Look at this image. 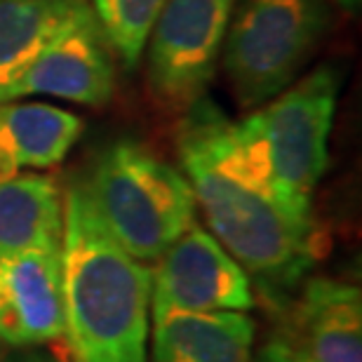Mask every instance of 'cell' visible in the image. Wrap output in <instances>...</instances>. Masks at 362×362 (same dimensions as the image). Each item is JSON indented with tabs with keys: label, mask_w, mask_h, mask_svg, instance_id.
I'll return each instance as SVG.
<instances>
[{
	"label": "cell",
	"mask_w": 362,
	"mask_h": 362,
	"mask_svg": "<svg viewBox=\"0 0 362 362\" xmlns=\"http://www.w3.org/2000/svg\"><path fill=\"white\" fill-rule=\"evenodd\" d=\"M184 113L177 148L207 226L264 299L285 306L320 252L315 216L273 191L245 153L235 120L212 101L202 97Z\"/></svg>",
	"instance_id": "obj_1"
},
{
	"label": "cell",
	"mask_w": 362,
	"mask_h": 362,
	"mask_svg": "<svg viewBox=\"0 0 362 362\" xmlns=\"http://www.w3.org/2000/svg\"><path fill=\"white\" fill-rule=\"evenodd\" d=\"M64 337L74 362H146L151 269L101 223L83 181L64 191Z\"/></svg>",
	"instance_id": "obj_2"
},
{
	"label": "cell",
	"mask_w": 362,
	"mask_h": 362,
	"mask_svg": "<svg viewBox=\"0 0 362 362\" xmlns=\"http://www.w3.org/2000/svg\"><path fill=\"white\" fill-rule=\"evenodd\" d=\"M83 186L106 230L136 262H158L195 226L188 179L136 141L106 146Z\"/></svg>",
	"instance_id": "obj_3"
},
{
	"label": "cell",
	"mask_w": 362,
	"mask_h": 362,
	"mask_svg": "<svg viewBox=\"0 0 362 362\" xmlns=\"http://www.w3.org/2000/svg\"><path fill=\"white\" fill-rule=\"evenodd\" d=\"M339 76L320 66L235 122L245 153L289 207L313 214V193L329 165Z\"/></svg>",
	"instance_id": "obj_4"
},
{
	"label": "cell",
	"mask_w": 362,
	"mask_h": 362,
	"mask_svg": "<svg viewBox=\"0 0 362 362\" xmlns=\"http://www.w3.org/2000/svg\"><path fill=\"white\" fill-rule=\"evenodd\" d=\"M329 14L322 0H243L223 40V71L243 108H257L289 88Z\"/></svg>",
	"instance_id": "obj_5"
},
{
	"label": "cell",
	"mask_w": 362,
	"mask_h": 362,
	"mask_svg": "<svg viewBox=\"0 0 362 362\" xmlns=\"http://www.w3.org/2000/svg\"><path fill=\"white\" fill-rule=\"evenodd\" d=\"M238 0H170L148 35V90L163 108L188 111L205 97Z\"/></svg>",
	"instance_id": "obj_6"
},
{
	"label": "cell",
	"mask_w": 362,
	"mask_h": 362,
	"mask_svg": "<svg viewBox=\"0 0 362 362\" xmlns=\"http://www.w3.org/2000/svg\"><path fill=\"white\" fill-rule=\"evenodd\" d=\"M255 292L247 273L200 226L172 243L151 271V317L170 313L250 310Z\"/></svg>",
	"instance_id": "obj_7"
},
{
	"label": "cell",
	"mask_w": 362,
	"mask_h": 362,
	"mask_svg": "<svg viewBox=\"0 0 362 362\" xmlns=\"http://www.w3.org/2000/svg\"><path fill=\"white\" fill-rule=\"evenodd\" d=\"M113 90L111 45L90 3L83 0L24 71L10 99L45 94L83 106H104Z\"/></svg>",
	"instance_id": "obj_8"
},
{
	"label": "cell",
	"mask_w": 362,
	"mask_h": 362,
	"mask_svg": "<svg viewBox=\"0 0 362 362\" xmlns=\"http://www.w3.org/2000/svg\"><path fill=\"white\" fill-rule=\"evenodd\" d=\"M64 337L62 245L0 259V341L26 349Z\"/></svg>",
	"instance_id": "obj_9"
},
{
	"label": "cell",
	"mask_w": 362,
	"mask_h": 362,
	"mask_svg": "<svg viewBox=\"0 0 362 362\" xmlns=\"http://www.w3.org/2000/svg\"><path fill=\"white\" fill-rule=\"evenodd\" d=\"M280 337L313 362H362L360 287L332 278L308 280Z\"/></svg>",
	"instance_id": "obj_10"
},
{
	"label": "cell",
	"mask_w": 362,
	"mask_h": 362,
	"mask_svg": "<svg viewBox=\"0 0 362 362\" xmlns=\"http://www.w3.org/2000/svg\"><path fill=\"white\" fill-rule=\"evenodd\" d=\"M151 362H255V322L245 310L156 317Z\"/></svg>",
	"instance_id": "obj_11"
},
{
	"label": "cell",
	"mask_w": 362,
	"mask_h": 362,
	"mask_svg": "<svg viewBox=\"0 0 362 362\" xmlns=\"http://www.w3.org/2000/svg\"><path fill=\"white\" fill-rule=\"evenodd\" d=\"M83 134L76 113L49 104L0 101V179L62 163Z\"/></svg>",
	"instance_id": "obj_12"
},
{
	"label": "cell",
	"mask_w": 362,
	"mask_h": 362,
	"mask_svg": "<svg viewBox=\"0 0 362 362\" xmlns=\"http://www.w3.org/2000/svg\"><path fill=\"white\" fill-rule=\"evenodd\" d=\"M64 193L47 175L0 179V259L62 245Z\"/></svg>",
	"instance_id": "obj_13"
},
{
	"label": "cell",
	"mask_w": 362,
	"mask_h": 362,
	"mask_svg": "<svg viewBox=\"0 0 362 362\" xmlns=\"http://www.w3.org/2000/svg\"><path fill=\"white\" fill-rule=\"evenodd\" d=\"M83 0H0V101Z\"/></svg>",
	"instance_id": "obj_14"
},
{
	"label": "cell",
	"mask_w": 362,
	"mask_h": 362,
	"mask_svg": "<svg viewBox=\"0 0 362 362\" xmlns=\"http://www.w3.org/2000/svg\"><path fill=\"white\" fill-rule=\"evenodd\" d=\"M170 0H92V12L127 69L139 64L151 28Z\"/></svg>",
	"instance_id": "obj_15"
},
{
	"label": "cell",
	"mask_w": 362,
	"mask_h": 362,
	"mask_svg": "<svg viewBox=\"0 0 362 362\" xmlns=\"http://www.w3.org/2000/svg\"><path fill=\"white\" fill-rule=\"evenodd\" d=\"M257 362H313L308 356L287 341L285 337H273L269 344L259 351V358Z\"/></svg>",
	"instance_id": "obj_16"
},
{
	"label": "cell",
	"mask_w": 362,
	"mask_h": 362,
	"mask_svg": "<svg viewBox=\"0 0 362 362\" xmlns=\"http://www.w3.org/2000/svg\"><path fill=\"white\" fill-rule=\"evenodd\" d=\"M5 362H57L54 358H49L47 353H38V351H21L14 353Z\"/></svg>",
	"instance_id": "obj_17"
},
{
	"label": "cell",
	"mask_w": 362,
	"mask_h": 362,
	"mask_svg": "<svg viewBox=\"0 0 362 362\" xmlns=\"http://www.w3.org/2000/svg\"><path fill=\"white\" fill-rule=\"evenodd\" d=\"M334 3L339 7H344V10H349V12L358 10V7H360V0H334Z\"/></svg>",
	"instance_id": "obj_18"
}]
</instances>
